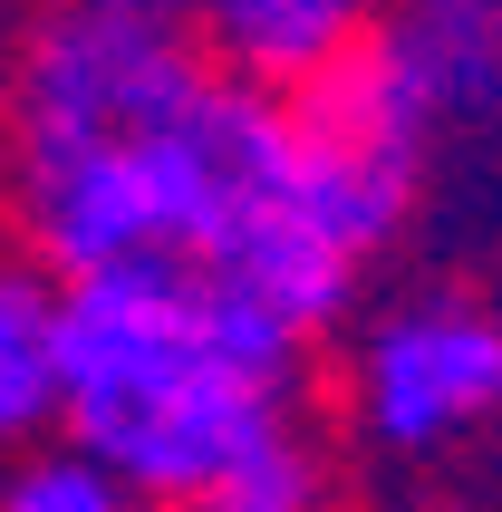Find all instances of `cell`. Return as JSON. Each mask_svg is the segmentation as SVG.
Returning a JSON list of instances; mask_svg holds the SVG:
<instances>
[{
  "mask_svg": "<svg viewBox=\"0 0 502 512\" xmlns=\"http://www.w3.org/2000/svg\"><path fill=\"white\" fill-rule=\"evenodd\" d=\"M10 194L29 261L58 281H203L300 348L329 339L367 281L290 97L213 68L174 0L39 10L10 78Z\"/></svg>",
  "mask_w": 502,
  "mask_h": 512,
  "instance_id": "6da1fadb",
  "label": "cell"
},
{
  "mask_svg": "<svg viewBox=\"0 0 502 512\" xmlns=\"http://www.w3.org/2000/svg\"><path fill=\"white\" fill-rule=\"evenodd\" d=\"M290 97V126H300V155L319 174V194L329 213L348 223L367 261L387 252L406 213L425 194V165H435V107H425V87L406 78V58L367 29L358 49H338L329 68H309L300 87H280Z\"/></svg>",
  "mask_w": 502,
  "mask_h": 512,
  "instance_id": "277c9868",
  "label": "cell"
},
{
  "mask_svg": "<svg viewBox=\"0 0 502 512\" xmlns=\"http://www.w3.org/2000/svg\"><path fill=\"white\" fill-rule=\"evenodd\" d=\"M0 512H145V493L116 484L107 464L78 455L68 435H39V445H20L10 474H0Z\"/></svg>",
  "mask_w": 502,
  "mask_h": 512,
  "instance_id": "9c48e42d",
  "label": "cell"
},
{
  "mask_svg": "<svg viewBox=\"0 0 502 512\" xmlns=\"http://www.w3.org/2000/svg\"><path fill=\"white\" fill-rule=\"evenodd\" d=\"M174 512H338V474H329V445L280 416L271 435H251L232 464H213Z\"/></svg>",
  "mask_w": 502,
  "mask_h": 512,
  "instance_id": "ba28073f",
  "label": "cell"
},
{
  "mask_svg": "<svg viewBox=\"0 0 502 512\" xmlns=\"http://www.w3.org/2000/svg\"><path fill=\"white\" fill-rule=\"evenodd\" d=\"M377 39L406 58L435 126L502 107V0H387Z\"/></svg>",
  "mask_w": 502,
  "mask_h": 512,
  "instance_id": "8992f818",
  "label": "cell"
},
{
  "mask_svg": "<svg viewBox=\"0 0 502 512\" xmlns=\"http://www.w3.org/2000/svg\"><path fill=\"white\" fill-rule=\"evenodd\" d=\"M194 49L251 87H300L338 49H358L387 0H174Z\"/></svg>",
  "mask_w": 502,
  "mask_h": 512,
  "instance_id": "5b68a950",
  "label": "cell"
},
{
  "mask_svg": "<svg viewBox=\"0 0 502 512\" xmlns=\"http://www.w3.org/2000/svg\"><path fill=\"white\" fill-rule=\"evenodd\" d=\"M300 339L203 281L107 271L68 281V348H58V435L97 455L116 484H136L145 512L232 464L251 435L300 416Z\"/></svg>",
  "mask_w": 502,
  "mask_h": 512,
  "instance_id": "7a4b0ae2",
  "label": "cell"
},
{
  "mask_svg": "<svg viewBox=\"0 0 502 512\" xmlns=\"http://www.w3.org/2000/svg\"><path fill=\"white\" fill-rule=\"evenodd\" d=\"M348 416L377 455L425 464L502 426V310L474 290H416L358 329Z\"/></svg>",
  "mask_w": 502,
  "mask_h": 512,
  "instance_id": "3957f363",
  "label": "cell"
},
{
  "mask_svg": "<svg viewBox=\"0 0 502 512\" xmlns=\"http://www.w3.org/2000/svg\"><path fill=\"white\" fill-rule=\"evenodd\" d=\"M58 348H68V281L49 261H0V455L58 435Z\"/></svg>",
  "mask_w": 502,
  "mask_h": 512,
  "instance_id": "52a82bcc",
  "label": "cell"
}]
</instances>
